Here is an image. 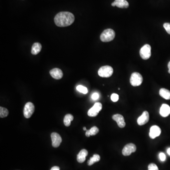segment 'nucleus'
<instances>
[{
    "instance_id": "30",
    "label": "nucleus",
    "mask_w": 170,
    "mask_h": 170,
    "mask_svg": "<svg viewBox=\"0 0 170 170\" xmlns=\"http://www.w3.org/2000/svg\"><path fill=\"white\" fill-rule=\"evenodd\" d=\"M168 68H169V70H168V73H169L170 74V62H169V63H168Z\"/></svg>"
},
{
    "instance_id": "1",
    "label": "nucleus",
    "mask_w": 170,
    "mask_h": 170,
    "mask_svg": "<svg viewBox=\"0 0 170 170\" xmlns=\"http://www.w3.org/2000/svg\"><path fill=\"white\" fill-rule=\"evenodd\" d=\"M75 21V17L72 13L68 12H60L54 19L55 24L59 27H66L71 25Z\"/></svg>"
},
{
    "instance_id": "21",
    "label": "nucleus",
    "mask_w": 170,
    "mask_h": 170,
    "mask_svg": "<svg viewBox=\"0 0 170 170\" xmlns=\"http://www.w3.org/2000/svg\"><path fill=\"white\" fill-rule=\"evenodd\" d=\"M100 160V157L99 155L97 154H95L93 155V157L90 158V159L87 162V164L89 166L93 165L95 163L99 161Z\"/></svg>"
},
{
    "instance_id": "31",
    "label": "nucleus",
    "mask_w": 170,
    "mask_h": 170,
    "mask_svg": "<svg viewBox=\"0 0 170 170\" xmlns=\"http://www.w3.org/2000/svg\"><path fill=\"white\" fill-rule=\"evenodd\" d=\"M167 153H168V154H169V155H170V148H169V149H167Z\"/></svg>"
},
{
    "instance_id": "18",
    "label": "nucleus",
    "mask_w": 170,
    "mask_h": 170,
    "mask_svg": "<svg viewBox=\"0 0 170 170\" xmlns=\"http://www.w3.org/2000/svg\"><path fill=\"white\" fill-rule=\"evenodd\" d=\"M159 95L161 97L166 100L170 99V91L165 88H161L159 91Z\"/></svg>"
},
{
    "instance_id": "7",
    "label": "nucleus",
    "mask_w": 170,
    "mask_h": 170,
    "mask_svg": "<svg viewBox=\"0 0 170 170\" xmlns=\"http://www.w3.org/2000/svg\"><path fill=\"white\" fill-rule=\"evenodd\" d=\"M102 109V105L101 103H96L91 109L88 110L87 115L90 117H96L97 116L99 112L101 111Z\"/></svg>"
},
{
    "instance_id": "6",
    "label": "nucleus",
    "mask_w": 170,
    "mask_h": 170,
    "mask_svg": "<svg viewBox=\"0 0 170 170\" xmlns=\"http://www.w3.org/2000/svg\"><path fill=\"white\" fill-rule=\"evenodd\" d=\"M35 111V106L31 102H27L24 108V116L26 118H30Z\"/></svg>"
},
{
    "instance_id": "24",
    "label": "nucleus",
    "mask_w": 170,
    "mask_h": 170,
    "mask_svg": "<svg viewBox=\"0 0 170 170\" xmlns=\"http://www.w3.org/2000/svg\"><path fill=\"white\" fill-rule=\"evenodd\" d=\"M119 98V95L117 94H115L113 93L111 95V101L113 102H116L118 101Z\"/></svg>"
},
{
    "instance_id": "4",
    "label": "nucleus",
    "mask_w": 170,
    "mask_h": 170,
    "mask_svg": "<svg viewBox=\"0 0 170 170\" xmlns=\"http://www.w3.org/2000/svg\"><path fill=\"white\" fill-rule=\"evenodd\" d=\"M143 77L140 74L134 73L131 74L130 78V83L132 86H139L143 82Z\"/></svg>"
},
{
    "instance_id": "12",
    "label": "nucleus",
    "mask_w": 170,
    "mask_h": 170,
    "mask_svg": "<svg viewBox=\"0 0 170 170\" xmlns=\"http://www.w3.org/2000/svg\"><path fill=\"white\" fill-rule=\"evenodd\" d=\"M112 118L113 120L116 121L118 125L120 128H123L125 127L126 123L123 116L120 114H116L112 116Z\"/></svg>"
},
{
    "instance_id": "14",
    "label": "nucleus",
    "mask_w": 170,
    "mask_h": 170,
    "mask_svg": "<svg viewBox=\"0 0 170 170\" xmlns=\"http://www.w3.org/2000/svg\"><path fill=\"white\" fill-rule=\"evenodd\" d=\"M111 5L113 7L116 6L120 8H128L129 6V2L126 0H115Z\"/></svg>"
},
{
    "instance_id": "16",
    "label": "nucleus",
    "mask_w": 170,
    "mask_h": 170,
    "mask_svg": "<svg viewBox=\"0 0 170 170\" xmlns=\"http://www.w3.org/2000/svg\"><path fill=\"white\" fill-rule=\"evenodd\" d=\"M88 155V152L87 150L82 149L77 155V161L79 163H82L86 160V158Z\"/></svg>"
},
{
    "instance_id": "26",
    "label": "nucleus",
    "mask_w": 170,
    "mask_h": 170,
    "mask_svg": "<svg viewBox=\"0 0 170 170\" xmlns=\"http://www.w3.org/2000/svg\"><path fill=\"white\" fill-rule=\"evenodd\" d=\"M163 27L166 30V32L169 34L170 35V23H165L163 24Z\"/></svg>"
},
{
    "instance_id": "17",
    "label": "nucleus",
    "mask_w": 170,
    "mask_h": 170,
    "mask_svg": "<svg viewBox=\"0 0 170 170\" xmlns=\"http://www.w3.org/2000/svg\"><path fill=\"white\" fill-rule=\"evenodd\" d=\"M42 49V45L39 43H35L32 46L31 54L33 55H36L39 54Z\"/></svg>"
},
{
    "instance_id": "15",
    "label": "nucleus",
    "mask_w": 170,
    "mask_h": 170,
    "mask_svg": "<svg viewBox=\"0 0 170 170\" xmlns=\"http://www.w3.org/2000/svg\"><path fill=\"white\" fill-rule=\"evenodd\" d=\"M160 114L163 117H166L170 115V107L167 104H163L160 110Z\"/></svg>"
},
{
    "instance_id": "5",
    "label": "nucleus",
    "mask_w": 170,
    "mask_h": 170,
    "mask_svg": "<svg viewBox=\"0 0 170 170\" xmlns=\"http://www.w3.org/2000/svg\"><path fill=\"white\" fill-rule=\"evenodd\" d=\"M151 47L150 45L148 44L145 45L141 48L139 54L142 59L146 60L150 57L151 55Z\"/></svg>"
},
{
    "instance_id": "2",
    "label": "nucleus",
    "mask_w": 170,
    "mask_h": 170,
    "mask_svg": "<svg viewBox=\"0 0 170 170\" xmlns=\"http://www.w3.org/2000/svg\"><path fill=\"white\" fill-rule=\"evenodd\" d=\"M116 36V33L112 29L105 30L100 35V39L103 42H109L112 41Z\"/></svg>"
},
{
    "instance_id": "32",
    "label": "nucleus",
    "mask_w": 170,
    "mask_h": 170,
    "mask_svg": "<svg viewBox=\"0 0 170 170\" xmlns=\"http://www.w3.org/2000/svg\"><path fill=\"white\" fill-rule=\"evenodd\" d=\"M83 130H87L86 128V127H84V128H83Z\"/></svg>"
},
{
    "instance_id": "13",
    "label": "nucleus",
    "mask_w": 170,
    "mask_h": 170,
    "mask_svg": "<svg viewBox=\"0 0 170 170\" xmlns=\"http://www.w3.org/2000/svg\"><path fill=\"white\" fill-rule=\"evenodd\" d=\"M51 76L56 79H60L63 78V73L60 68H54L50 71Z\"/></svg>"
},
{
    "instance_id": "3",
    "label": "nucleus",
    "mask_w": 170,
    "mask_h": 170,
    "mask_svg": "<svg viewBox=\"0 0 170 170\" xmlns=\"http://www.w3.org/2000/svg\"><path fill=\"white\" fill-rule=\"evenodd\" d=\"M113 73V69L110 66H104L99 69L98 74L99 76L103 78L110 77Z\"/></svg>"
},
{
    "instance_id": "9",
    "label": "nucleus",
    "mask_w": 170,
    "mask_h": 170,
    "mask_svg": "<svg viewBox=\"0 0 170 170\" xmlns=\"http://www.w3.org/2000/svg\"><path fill=\"white\" fill-rule=\"evenodd\" d=\"M51 139L52 141V146L54 148H58L62 143V139L60 135L56 132H53L51 134Z\"/></svg>"
},
{
    "instance_id": "23",
    "label": "nucleus",
    "mask_w": 170,
    "mask_h": 170,
    "mask_svg": "<svg viewBox=\"0 0 170 170\" xmlns=\"http://www.w3.org/2000/svg\"><path fill=\"white\" fill-rule=\"evenodd\" d=\"M77 89L78 91H79L80 93H83L84 94H87L88 92L87 88L83 86L82 85H78L77 87Z\"/></svg>"
},
{
    "instance_id": "11",
    "label": "nucleus",
    "mask_w": 170,
    "mask_h": 170,
    "mask_svg": "<svg viewBox=\"0 0 170 170\" xmlns=\"http://www.w3.org/2000/svg\"><path fill=\"white\" fill-rule=\"evenodd\" d=\"M161 133V130L158 126H152L150 130L149 136L151 139H154L156 137H158Z\"/></svg>"
},
{
    "instance_id": "10",
    "label": "nucleus",
    "mask_w": 170,
    "mask_h": 170,
    "mask_svg": "<svg viewBox=\"0 0 170 170\" xmlns=\"http://www.w3.org/2000/svg\"><path fill=\"white\" fill-rule=\"evenodd\" d=\"M149 115L148 111H144L142 115L138 118L137 122L140 126L145 125L149 122Z\"/></svg>"
},
{
    "instance_id": "8",
    "label": "nucleus",
    "mask_w": 170,
    "mask_h": 170,
    "mask_svg": "<svg viewBox=\"0 0 170 170\" xmlns=\"http://www.w3.org/2000/svg\"><path fill=\"white\" fill-rule=\"evenodd\" d=\"M137 149L136 145L133 143H129L127 144L123 148L122 151V153L124 156H129L132 153L135 152Z\"/></svg>"
},
{
    "instance_id": "25",
    "label": "nucleus",
    "mask_w": 170,
    "mask_h": 170,
    "mask_svg": "<svg viewBox=\"0 0 170 170\" xmlns=\"http://www.w3.org/2000/svg\"><path fill=\"white\" fill-rule=\"evenodd\" d=\"M149 170H159L158 166L153 163H150L148 166Z\"/></svg>"
},
{
    "instance_id": "20",
    "label": "nucleus",
    "mask_w": 170,
    "mask_h": 170,
    "mask_svg": "<svg viewBox=\"0 0 170 170\" xmlns=\"http://www.w3.org/2000/svg\"><path fill=\"white\" fill-rule=\"evenodd\" d=\"M73 116L70 114H68V115H66L64 120V124L65 126H67V127L70 126L71 121H73Z\"/></svg>"
},
{
    "instance_id": "19",
    "label": "nucleus",
    "mask_w": 170,
    "mask_h": 170,
    "mask_svg": "<svg viewBox=\"0 0 170 170\" xmlns=\"http://www.w3.org/2000/svg\"><path fill=\"white\" fill-rule=\"evenodd\" d=\"M99 132V129L97 127L94 126L90 129L89 130H87L86 132V136L89 137L90 136H94L97 134Z\"/></svg>"
},
{
    "instance_id": "22",
    "label": "nucleus",
    "mask_w": 170,
    "mask_h": 170,
    "mask_svg": "<svg viewBox=\"0 0 170 170\" xmlns=\"http://www.w3.org/2000/svg\"><path fill=\"white\" fill-rule=\"evenodd\" d=\"M9 115V111L5 108L0 107V117L1 118H4L7 117Z\"/></svg>"
},
{
    "instance_id": "29",
    "label": "nucleus",
    "mask_w": 170,
    "mask_h": 170,
    "mask_svg": "<svg viewBox=\"0 0 170 170\" xmlns=\"http://www.w3.org/2000/svg\"><path fill=\"white\" fill-rule=\"evenodd\" d=\"M50 170H60V168L58 166H54Z\"/></svg>"
},
{
    "instance_id": "27",
    "label": "nucleus",
    "mask_w": 170,
    "mask_h": 170,
    "mask_svg": "<svg viewBox=\"0 0 170 170\" xmlns=\"http://www.w3.org/2000/svg\"><path fill=\"white\" fill-rule=\"evenodd\" d=\"M159 156L160 159L162 161H164L166 159V156H165V154L163 153H160Z\"/></svg>"
},
{
    "instance_id": "28",
    "label": "nucleus",
    "mask_w": 170,
    "mask_h": 170,
    "mask_svg": "<svg viewBox=\"0 0 170 170\" xmlns=\"http://www.w3.org/2000/svg\"><path fill=\"white\" fill-rule=\"evenodd\" d=\"M99 97V95L97 93H94V94H92V96H91V98L93 100H97Z\"/></svg>"
}]
</instances>
